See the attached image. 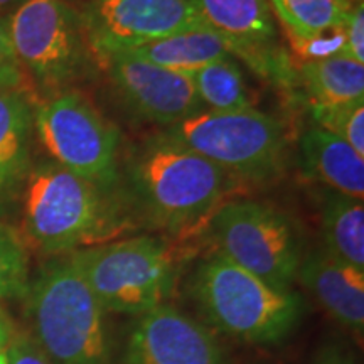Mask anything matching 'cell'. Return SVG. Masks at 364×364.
Returning <instances> with one entry per match:
<instances>
[{
	"label": "cell",
	"instance_id": "603a6c76",
	"mask_svg": "<svg viewBox=\"0 0 364 364\" xmlns=\"http://www.w3.org/2000/svg\"><path fill=\"white\" fill-rule=\"evenodd\" d=\"M312 117L321 129L343 139L364 157V100L338 107L312 105Z\"/></svg>",
	"mask_w": 364,
	"mask_h": 364
},
{
	"label": "cell",
	"instance_id": "7402d4cb",
	"mask_svg": "<svg viewBox=\"0 0 364 364\" xmlns=\"http://www.w3.org/2000/svg\"><path fill=\"white\" fill-rule=\"evenodd\" d=\"M29 258L16 230L0 220V304L24 297L29 285Z\"/></svg>",
	"mask_w": 364,
	"mask_h": 364
},
{
	"label": "cell",
	"instance_id": "6da1fadb",
	"mask_svg": "<svg viewBox=\"0 0 364 364\" xmlns=\"http://www.w3.org/2000/svg\"><path fill=\"white\" fill-rule=\"evenodd\" d=\"M27 243L46 255L95 247L134 228L129 203L53 161L33 166L21 196Z\"/></svg>",
	"mask_w": 364,
	"mask_h": 364
},
{
	"label": "cell",
	"instance_id": "7c38bea8",
	"mask_svg": "<svg viewBox=\"0 0 364 364\" xmlns=\"http://www.w3.org/2000/svg\"><path fill=\"white\" fill-rule=\"evenodd\" d=\"M130 110L166 129L203 112L188 75L156 66L129 53L95 56Z\"/></svg>",
	"mask_w": 364,
	"mask_h": 364
},
{
	"label": "cell",
	"instance_id": "d6986e66",
	"mask_svg": "<svg viewBox=\"0 0 364 364\" xmlns=\"http://www.w3.org/2000/svg\"><path fill=\"white\" fill-rule=\"evenodd\" d=\"M300 76L316 107H338L364 100V65L343 54L309 59Z\"/></svg>",
	"mask_w": 364,
	"mask_h": 364
},
{
	"label": "cell",
	"instance_id": "e0dca14e",
	"mask_svg": "<svg viewBox=\"0 0 364 364\" xmlns=\"http://www.w3.org/2000/svg\"><path fill=\"white\" fill-rule=\"evenodd\" d=\"M356 0H268L273 16L285 29L292 46L302 54L314 53L331 38L338 44L339 31Z\"/></svg>",
	"mask_w": 364,
	"mask_h": 364
},
{
	"label": "cell",
	"instance_id": "f546056e",
	"mask_svg": "<svg viewBox=\"0 0 364 364\" xmlns=\"http://www.w3.org/2000/svg\"><path fill=\"white\" fill-rule=\"evenodd\" d=\"M0 364H7V358H6V353L0 354Z\"/></svg>",
	"mask_w": 364,
	"mask_h": 364
},
{
	"label": "cell",
	"instance_id": "8992f818",
	"mask_svg": "<svg viewBox=\"0 0 364 364\" xmlns=\"http://www.w3.org/2000/svg\"><path fill=\"white\" fill-rule=\"evenodd\" d=\"M162 135L206 157L238 182L265 184L285 169L289 140L284 125L257 108L203 110Z\"/></svg>",
	"mask_w": 364,
	"mask_h": 364
},
{
	"label": "cell",
	"instance_id": "ffe728a7",
	"mask_svg": "<svg viewBox=\"0 0 364 364\" xmlns=\"http://www.w3.org/2000/svg\"><path fill=\"white\" fill-rule=\"evenodd\" d=\"M326 252L364 272V206L363 201L327 191L321 206Z\"/></svg>",
	"mask_w": 364,
	"mask_h": 364
},
{
	"label": "cell",
	"instance_id": "4316f807",
	"mask_svg": "<svg viewBox=\"0 0 364 364\" xmlns=\"http://www.w3.org/2000/svg\"><path fill=\"white\" fill-rule=\"evenodd\" d=\"M314 364H356V361L338 346H327L322 351H318Z\"/></svg>",
	"mask_w": 364,
	"mask_h": 364
},
{
	"label": "cell",
	"instance_id": "83f0119b",
	"mask_svg": "<svg viewBox=\"0 0 364 364\" xmlns=\"http://www.w3.org/2000/svg\"><path fill=\"white\" fill-rule=\"evenodd\" d=\"M14 332H16V329H14L11 318H9L7 314L0 309V354L6 353V349H7L9 343H11Z\"/></svg>",
	"mask_w": 364,
	"mask_h": 364
},
{
	"label": "cell",
	"instance_id": "ba28073f",
	"mask_svg": "<svg viewBox=\"0 0 364 364\" xmlns=\"http://www.w3.org/2000/svg\"><path fill=\"white\" fill-rule=\"evenodd\" d=\"M215 252L279 289H292L302 238L285 213L258 201H226L208 223Z\"/></svg>",
	"mask_w": 364,
	"mask_h": 364
},
{
	"label": "cell",
	"instance_id": "8fae6325",
	"mask_svg": "<svg viewBox=\"0 0 364 364\" xmlns=\"http://www.w3.org/2000/svg\"><path fill=\"white\" fill-rule=\"evenodd\" d=\"M204 26L220 34L233 56L273 83L292 86L294 70L277 44L275 16L268 0H191Z\"/></svg>",
	"mask_w": 364,
	"mask_h": 364
},
{
	"label": "cell",
	"instance_id": "30bf717a",
	"mask_svg": "<svg viewBox=\"0 0 364 364\" xmlns=\"http://www.w3.org/2000/svg\"><path fill=\"white\" fill-rule=\"evenodd\" d=\"M80 14L93 58L206 27L191 0H90Z\"/></svg>",
	"mask_w": 364,
	"mask_h": 364
},
{
	"label": "cell",
	"instance_id": "5b68a950",
	"mask_svg": "<svg viewBox=\"0 0 364 364\" xmlns=\"http://www.w3.org/2000/svg\"><path fill=\"white\" fill-rule=\"evenodd\" d=\"M107 312L142 316L174 292V252L154 236L107 241L66 255Z\"/></svg>",
	"mask_w": 364,
	"mask_h": 364
},
{
	"label": "cell",
	"instance_id": "3957f363",
	"mask_svg": "<svg viewBox=\"0 0 364 364\" xmlns=\"http://www.w3.org/2000/svg\"><path fill=\"white\" fill-rule=\"evenodd\" d=\"M26 318L51 364H115L105 311L70 258H53L29 282Z\"/></svg>",
	"mask_w": 364,
	"mask_h": 364
},
{
	"label": "cell",
	"instance_id": "277c9868",
	"mask_svg": "<svg viewBox=\"0 0 364 364\" xmlns=\"http://www.w3.org/2000/svg\"><path fill=\"white\" fill-rule=\"evenodd\" d=\"M191 295L211 327L247 344L282 343L306 312L292 289L267 284L216 252L196 267Z\"/></svg>",
	"mask_w": 364,
	"mask_h": 364
},
{
	"label": "cell",
	"instance_id": "d4e9b609",
	"mask_svg": "<svg viewBox=\"0 0 364 364\" xmlns=\"http://www.w3.org/2000/svg\"><path fill=\"white\" fill-rule=\"evenodd\" d=\"M9 17H0V86H24L31 83L14 53L11 36H9Z\"/></svg>",
	"mask_w": 364,
	"mask_h": 364
},
{
	"label": "cell",
	"instance_id": "4fadbf2b",
	"mask_svg": "<svg viewBox=\"0 0 364 364\" xmlns=\"http://www.w3.org/2000/svg\"><path fill=\"white\" fill-rule=\"evenodd\" d=\"M122 364H228L215 331L174 306L135 318Z\"/></svg>",
	"mask_w": 364,
	"mask_h": 364
},
{
	"label": "cell",
	"instance_id": "7a4b0ae2",
	"mask_svg": "<svg viewBox=\"0 0 364 364\" xmlns=\"http://www.w3.org/2000/svg\"><path fill=\"white\" fill-rule=\"evenodd\" d=\"M132 209L172 236L196 233L226 201L238 181L184 145L157 135L129 162Z\"/></svg>",
	"mask_w": 364,
	"mask_h": 364
},
{
	"label": "cell",
	"instance_id": "ac0fdd59",
	"mask_svg": "<svg viewBox=\"0 0 364 364\" xmlns=\"http://www.w3.org/2000/svg\"><path fill=\"white\" fill-rule=\"evenodd\" d=\"M129 54L182 75H189L221 59L233 58L226 41L209 27L159 39L156 43L129 51Z\"/></svg>",
	"mask_w": 364,
	"mask_h": 364
},
{
	"label": "cell",
	"instance_id": "484cf974",
	"mask_svg": "<svg viewBox=\"0 0 364 364\" xmlns=\"http://www.w3.org/2000/svg\"><path fill=\"white\" fill-rule=\"evenodd\" d=\"M7 364H51L29 332H14L6 349Z\"/></svg>",
	"mask_w": 364,
	"mask_h": 364
},
{
	"label": "cell",
	"instance_id": "2e32d148",
	"mask_svg": "<svg viewBox=\"0 0 364 364\" xmlns=\"http://www.w3.org/2000/svg\"><path fill=\"white\" fill-rule=\"evenodd\" d=\"M304 172L334 193L364 199V157L339 136L312 125L300 139Z\"/></svg>",
	"mask_w": 364,
	"mask_h": 364
},
{
	"label": "cell",
	"instance_id": "44dd1931",
	"mask_svg": "<svg viewBox=\"0 0 364 364\" xmlns=\"http://www.w3.org/2000/svg\"><path fill=\"white\" fill-rule=\"evenodd\" d=\"M203 107L211 112H241L255 108V97L233 58L221 59L189 73Z\"/></svg>",
	"mask_w": 364,
	"mask_h": 364
},
{
	"label": "cell",
	"instance_id": "cb8c5ba5",
	"mask_svg": "<svg viewBox=\"0 0 364 364\" xmlns=\"http://www.w3.org/2000/svg\"><path fill=\"white\" fill-rule=\"evenodd\" d=\"M364 65V6L363 0H356L339 31V53Z\"/></svg>",
	"mask_w": 364,
	"mask_h": 364
},
{
	"label": "cell",
	"instance_id": "52a82bcc",
	"mask_svg": "<svg viewBox=\"0 0 364 364\" xmlns=\"http://www.w3.org/2000/svg\"><path fill=\"white\" fill-rule=\"evenodd\" d=\"M7 24L26 78L48 98L86 78L93 66L81 14L68 0H27Z\"/></svg>",
	"mask_w": 364,
	"mask_h": 364
},
{
	"label": "cell",
	"instance_id": "9a60e30c",
	"mask_svg": "<svg viewBox=\"0 0 364 364\" xmlns=\"http://www.w3.org/2000/svg\"><path fill=\"white\" fill-rule=\"evenodd\" d=\"M297 280L311 292L321 307L354 334L364 329V272L338 260L326 250L302 258Z\"/></svg>",
	"mask_w": 364,
	"mask_h": 364
},
{
	"label": "cell",
	"instance_id": "9c48e42d",
	"mask_svg": "<svg viewBox=\"0 0 364 364\" xmlns=\"http://www.w3.org/2000/svg\"><path fill=\"white\" fill-rule=\"evenodd\" d=\"M34 134L53 162L103 188L117 189L120 134L78 91H63L36 105Z\"/></svg>",
	"mask_w": 364,
	"mask_h": 364
},
{
	"label": "cell",
	"instance_id": "5bb4252c",
	"mask_svg": "<svg viewBox=\"0 0 364 364\" xmlns=\"http://www.w3.org/2000/svg\"><path fill=\"white\" fill-rule=\"evenodd\" d=\"M34 113L33 90L0 86V218L21 201L33 169Z\"/></svg>",
	"mask_w": 364,
	"mask_h": 364
},
{
	"label": "cell",
	"instance_id": "f1b7e54d",
	"mask_svg": "<svg viewBox=\"0 0 364 364\" xmlns=\"http://www.w3.org/2000/svg\"><path fill=\"white\" fill-rule=\"evenodd\" d=\"M27 0H0V17H11Z\"/></svg>",
	"mask_w": 364,
	"mask_h": 364
}]
</instances>
